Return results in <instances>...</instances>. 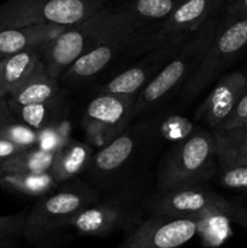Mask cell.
<instances>
[{"mask_svg":"<svg viewBox=\"0 0 247 248\" xmlns=\"http://www.w3.org/2000/svg\"><path fill=\"white\" fill-rule=\"evenodd\" d=\"M189 36L162 39L157 45L143 53V57L138 62L108 80L98 90V93L137 97L138 93L159 74L165 64L173 57L174 53L182 47Z\"/></svg>","mask_w":247,"mask_h":248,"instance_id":"cell-12","label":"cell"},{"mask_svg":"<svg viewBox=\"0 0 247 248\" xmlns=\"http://www.w3.org/2000/svg\"><path fill=\"white\" fill-rule=\"evenodd\" d=\"M156 144L174 145L193 135L198 127L188 118L179 114H167L147 119Z\"/></svg>","mask_w":247,"mask_h":248,"instance_id":"cell-24","label":"cell"},{"mask_svg":"<svg viewBox=\"0 0 247 248\" xmlns=\"http://www.w3.org/2000/svg\"><path fill=\"white\" fill-rule=\"evenodd\" d=\"M184 0H114L140 27L161 24Z\"/></svg>","mask_w":247,"mask_h":248,"instance_id":"cell-20","label":"cell"},{"mask_svg":"<svg viewBox=\"0 0 247 248\" xmlns=\"http://www.w3.org/2000/svg\"><path fill=\"white\" fill-rule=\"evenodd\" d=\"M196 234V219L150 216L128 232L116 248H181Z\"/></svg>","mask_w":247,"mask_h":248,"instance_id":"cell-13","label":"cell"},{"mask_svg":"<svg viewBox=\"0 0 247 248\" xmlns=\"http://www.w3.org/2000/svg\"><path fill=\"white\" fill-rule=\"evenodd\" d=\"M114 0H6L0 5V31L34 24L72 27Z\"/></svg>","mask_w":247,"mask_h":248,"instance_id":"cell-6","label":"cell"},{"mask_svg":"<svg viewBox=\"0 0 247 248\" xmlns=\"http://www.w3.org/2000/svg\"><path fill=\"white\" fill-rule=\"evenodd\" d=\"M93 155L92 145L70 138L67 144L56 154L50 174L58 184L65 183L87 171Z\"/></svg>","mask_w":247,"mask_h":248,"instance_id":"cell-18","label":"cell"},{"mask_svg":"<svg viewBox=\"0 0 247 248\" xmlns=\"http://www.w3.org/2000/svg\"><path fill=\"white\" fill-rule=\"evenodd\" d=\"M230 220L223 217H207L196 219L198 232L201 234L205 247H218L229 237Z\"/></svg>","mask_w":247,"mask_h":248,"instance_id":"cell-26","label":"cell"},{"mask_svg":"<svg viewBox=\"0 0 247 248\" xmlns=\"http://www.w3.org/2000/svg\"><path fill=\"white\" fill-rule=\"evenodd\" d=\"M223 15L227 17H247V0H228Z\"/></svg>","mask_w":247,"mask_h":248,"instance_id":"cell-32","label":"cell"},{"mask_svg":"<svg viewBox=\"0 0 247 248\" xmlns=\"http://www.w3.org/2000/svg\"><path fill=\"white\" fill-rule=\"evenodd\" d=\"M70 123L65 119L39 131V140L36 148L44 152L57 154L70 140Z\"/></svg>","mask_w":247,"mask_h":248,"instance_id":"cell-27","label":"cell"},{"mask_svg":"<svg viewBox=\"0 0 247 248\" xmlns=\"http://www.w3.org/2000/svg\"><path fill=\"white\" fill-rule=\"evenodd\" d=\"M213 131L198 127L178 144L172 145L157 170V196L184 186L203 184L216 173Z\"/></svg>","mask_w":247,"mask_h":248,"instance_id":"cell-4","label":"cell"},{"mask_svg":"<svg viewBox=\"0 0 247 248\" xmlns=\"http://www.w3.org/2000/svg\"><path fill=\"white\" fill-rule=\"evenodd\" d=\"M99 201L98 191L77 182L43 196L28 212L24 240L38 248H53L52 242L61 229L86 208Z\"/></svg>","mask_w":247,"mask_h":248,"instance_id":"cell-3","label":"cell"},{"mask_svg":"<svg viewBox=\"0 0 247 248\" xmlns=\"http://www.w3.org/2000/svg\"><path fill=\"white\" fill-rule=\"evenodd\" d=\"M147 203L133 194L124 193L98 201L69 222L80 235L108 236L116 232H131L147 215Z\"/></svg>","mask_w":247,"mask_h":248,"instance_id":"cell-9","label":"cell"},{"mask_svg":"<svg viewBox=\"0 0 247 248\" xmlns=\"http://www.w3.org/2000/svg\"><path fill=\"white\" fill-rule=\"evenodd\" d=\"M67 102L64 97L56 101L46 102L31 106L16 107L11 109L15 119L21 121L35 131H41L58 121L63 120L67 111Z\"/></svg>","mask_w":247,"mask_h":248,"instance_id":"cell-21","label":"cell"},{"mask_svg":"<svg viewBox=\"0 0 247 248\" xmlns=\"http://www.w3.org/2000/svg\"><path fill=\"white\" fill-rule=\"evenodd\" d=\"M247 90V72L234 70L223 74L194 114L196 123H202L212 131L219 130L232 116Z\"/></svg>","mask_w":247,"mask_h":248,"instance_id":"cell-14","label":"cell"},{"mask_svg":"<svg viewBox=\"0 0 247 248\" xmlns=\"http://www.w3.org/2000/svg\"><path fill=\"white\" fill-rule=\"evenodd\" d=\"M22 150H23V148L18 147L15 143L0 137V165L4 164L9 159H11L16 154H18Z\"/></svg>","mask_w":247,"mask_h":248,"instance_id":"cell-33","label":"cell"},{"mask_svg":"<svg viewBox=\"0 0 247 248\" xmlns=\"http://www.w3.org/2000/svg\"><path fill=\"white\" fill-rule=\"evenodd\" d=\"M0 97H2V96H1V92H0Z\"/></svg>","mask_w":247,"mask_h":248,"instance_id":"cell-36","label":"cell"},{"mask_svg":"<svg viewBox=\"0 0 247 248\" xmlns=\"http://www.w3.org/2000/svg\"><path fill=\"white\" fill-rule=\"evenodd\" d=\"M156 144L147 120L130 125L119 137L94 153L90 164V177L99 183L120 177L139 154L148 147Z\"/></svg>","mask_w":247,"mask_h":248,"instance_id":"cell-11","label":"cell"},{"mask_svg":"<svg viewBox=\"0 0 247 248\" xmlns=\"http://www.w3.org/2000/svg\"><path fill=\"white\" fill-rule=\"evenodd\" d=\"M28 212L0 217V248H16L24 239V227Z\"/></svg>","mask_w":247,"mask_h":248,"instance_id":"cell-28","label":"cell"},{"mask_svg":"<svg viewBox=\"0 0 247 248\" xmlns=\"http://www.w3.org/2000/svg\"><path fill=\"white\" fill-rule=\"evenodd\" d=\"M68 27L56 24H34L0 31V60L40 48L63 33Z\"/></svg>","mask_w":247,"mask_h":248,"instance_id":"cell-16","label":"cell"},{"mask_svg":"<svg viewBox=\"0 0 247 248\" xmlns=\"http://www.w3.org/2000/svg\"><path fill=\"white\" fill-rule=\"evenodd\" d=\"M16 120L10 109L9 103H7L6 97H0V127H4L7 124Z\"/></svg>","mask_w":247,"mask_h":248,"instance_id":"cell-34","label":"cell"},{"mask_svg":"<svg viewBox=\"0 0 247 248\" xmlns=\"http://www.w3.org/2000/svg\"><path fill=\"white\" fill-rule=\"evenodd\" d=\"M55 157V153L44 152L36 147L23 149L18 154L0 165V174L50 172Z\"/></svg>","mask_w":247,"mask_h":248,"instance_id":"cell-25","label":"cell"},{"mask_svg":"<svg viewBox=\"0 0 247 248\" xmlns=\"http://www.w3.org/2000/svg\"><path fill=\"white\" fill-rule=\"evenodd\" d=\"M136 98L123 94L97 93L82 114V128L90 145L99 149L121 135L133 120Z\"/></svg>","mask_w":247,"mask_h":248,"instance_id":"cell-10","label":"cell"},{"mask_svg":"<svg viewBox=\"0 0 247 248\" xmlns=\"http://www.w3.org/2000/svg\"><path fill=\"white\" fill-rule=\"evenodd\" d=\"M217 164L220 166L247 164V126L213 131Z\"/></svg>","mask_w":247,"mask_h":248,"instance_id":"cell-22","label":"cell"},{"mask_svg":"<svg viewBox=\"0 0 247 248\" xmlns=\"http://www.w3.org/2000/svg\"><path fill=\"white\" fill-rule=\"evenodd\" d=\"M157 27L159 26L138 29L133 33L119 36L93 48L75 61L61 77L60 81L67 86H82L99 77L125 53H145L159 44L156 39Z\"/></svg>","mask_w":247,"mask_h":248,"instance_id":"cell-8","label":"cell"},{"mask_svg":"<svg viewBox=\"0 0 247 248\" xmlns=\"http://www.w3.org/2000/svg\"><path fill=\"white\" fill-rule=\"evenodd\" d=\"M244 126H247V90L235 108L234 113L223 124L219 130H230V128L244 127Z\"/></svg>","mask_w":247,"mask_h":248,"instance_id":"cell-31","label":"cell"},{"mask_svg":"<svg viewBox=\"0 0 247 248\" xmlns=\"http://www.w3.org/2000/svg\"><path fill=\"white\" fill-rule=\"evenodd\" d=\"M222 15L212 17L200 29L194 31L159 74L138 93L133 108V119L159 108L174 92H181L210 47Z\"/></svg>","mask_w":247,"mask_h":248,"instance_id":"cell-2","label":"cell"},{"mask_svg":"<svg viewBox=\"0 0 247 248\" xmlns=\"http://www.w3.org/2000/svg\"><path fill=\"white\" fill-rule=\"evenodd\" d=\"M246 193H247V191H246Z\"/></svg>","mask_w":247,"mask_h":248,"instance_id":"cell-37","label":"cell"},{"mask_svg":"<svg viewBox=\"0 0 247 248\" xmlns=\"http://www.w3.org/2000/svg\"><path fill=\"white\" fill-rule=\"evenodd\" d=\"M142 28L113 1L86 21L68 27L61 35L40 48L46 72L60 80L65 70L81 56L107 41Z\"/></svg>","mask_w":247,"mask_h":248,"instance_id":"cell-1","label":"cell"},{"mask_svg":"<svg viewBox=\"0 0 247 248\" xmlns=\"http://www.w3.org/2000/svg\"><path fill=\"white\" fill-rule=\"evenodd\" d=\"M0 137L15 143L23 149L36 147L39 140V131L33 130L21 121L14 120L4 127H0Z\"/></svg>","mask_w":247,"mask_h":248,"instance_id":"cell-29","label":"cell"},{"mask_svg":"<svg viewBox=\"0 0 247 248\" xmlns=\"http://www.w3.org/2000/svg\"><path fill=\"white\" fill-rule=\"evenodd\" d=\"M64 97L60 80L51 77L47 72L40 73L22 85L7 98L10 108L46 103Z\"/></svg>","mask_w":247,"mask_h":248,"instance_id":"cell-19","label":"cell"},{"mask_svg":"<svg viewBox=\"0 0 247 248\" xmlns=\"http://www.w3.org/2000/svg\"><path fill=\"white\" fill-rule=\"evenodd\" d=\"M218 182L228 189L247 191V164L220 166Z\"/></svg>","mask_w":247,"mask_h":248,"instance_id":"cell-30","label":"cell"},{"mask_svg":"<svg viewBox=\"0 0 247 248\" xmlns=\"http://www.w3.org/2000/svg\"><path fill=\"white\" fill-rule=\"evenodd\" d=\"M223 11L224 5L217 0H184L159 24L156 29L157 40L189 36L212 17L223 14Z\"/></svg>","mask_w":247,"mask_h":248,"instance_id":"cell-15","label":"cell"},{"mask_svg":"<svg viewBox=\"0 0 247 248\" xmlns=\"http://www.w3.org/2000/svg\"><path fill=\"white\" fill-rule=\"evenodd\" d=\"M247 51V17H227L222 15L217 33L202 61L179 92L184 104L190 103L223 72Z\"/></svg>","mask_w":247,"mask_h":248,"instance_id":"cell-5","label":"cell"},{"mask_svg":"<svg viewBox=\"0 0 247 248\" xmlns=\"http://www.w3.org/2000/svg\"><path fill=\"white\" fill-rule=\"evenodd\" d=\"M60 184L53 179L50 172L45 173H2L0 174V186L11 193L21 195L43 198L56 190Z\"/></svg>","mask_w":247,"mask_h":248,"instance_id":"cell-23","label":"cell"},{"mask_svg":"<svg viewBox=\"0 0 247 248\" xmlns=\"http://www.w3.org/2000/svg\"><path fill=\"white\" fill-rule=\"evenodd\" d=\"M147 213L190 219L223 217L247 229V207L227 200L202 184L184 186L156 196L147 203Z\"/></svg>","mask_w":247,"mask_h":248,"instance_id":"cell-7","label":"cell"},{"mask_svg":"<svg viewBox=\"0 0 247 248\" xmlns=\"http://www.w3.org/2000/svg\"><path fill=\"white\" fill-rule=\"evenodd\" d=\"M217 1L222 2V4H223V5H224V6H225V4H227V1H228V0H217Z\"/></svg>","mask_w":247,"mask_h":248,"instance_id":"cell-35","label":"cell"},{"mask_svg":"<svg viewBox=\"0 0 247 248\" xmlns=\"http://www.w3.org/2000/svg\"><path fill=\"white\" fill-rule=\"evenodd\" d=\"M40 48L23 51L0 60V92L2 97H9L31 78L46 72Z\"/></svg>","mask_w":247,"mask_h":248,"instance_id":"cell-17","label":"cell"}]
</instances>
